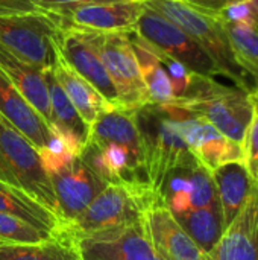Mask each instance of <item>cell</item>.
Here are the masks:
<instances>
[{"label": "cell", "instance_id": "7c38bea8", "mask_svg": "<svg viewBox=\"0 0 258 260\" xmlns=\"http://www.w3.org/2000/svg\"><path fill=\"white\" fill-rule=\"evenodd\" d=\"M73 241L82 260H164L151 244L143 221Z\"/></svg>", "mask_w": 258, "mask_h": 260}, {"label": "cell", "instance_id": "6da1fadb", "mask_svg": "<svg viewBox=\"0 0 258 260\" xmlns=\"http://www.w3.org/2000/svg\"><path fill=\"white\" fill-rule=\"evenodd\" d=\"M143 3L195 40L210 55L222 76L231 79L236 87L248 93L252 91L251 79L236 61L231 41L217 12L196 8L184 0H144Z\"/></svg>", "mask_w": 258, "mask_h": 260}, {"label": "cell", "instance_id": "d6986e66", "mask_svg": "<svg viewBox=\"0 0 258 260\" xmlns=\"http://www.w3.org/2000/svg\"><path fill=\"white\" fill-rule=\"evenodd\" d=\"M0 116H3L15 129H18L38 151L44 149L52 131L44 119L18 93L14 84L0 70Z\"/></svg>", "mask_w": 258, "mask_h": 260}, {"label": "cell", "instance_id": "277c9868", "mask_svg": "<svg viewBox=\"0 0 258 260\" xmlns=\"http://www.w3.org/2000/svg\"><path fill=\"white\" fill-rule=\"evenodd\" d=\"M157 200L158 193L151 187L108 184L81 215L62 227V233L78 239L108 229L138 224Z\"/></svg>", "mask_w": 258, "mask_h": 260}, {"label": "cell", "instance_id": "4316f807", "mask_svg": "<svg viewBox=\"0 0 258 260\" xmlns=\"http://www.w3.org/2000/svg\"><path fill=\"white\" fill-rule=\"evenodd\" d=\"M242 149H243V165L252 181L258 184V113L255 110L246 128L242 142Z\"/></svg>", "mask_w": 258, "mask_h": 260}, {"label": "cell", "instance_id": "484cf974", "mask_svg": "<svg viewBox=\"0 0 258 260\" xmlns=\"http://www.w3.org/2000/svg\"><path fill=\"white\" fill-rule=\"evenodd\" d=\"M53 233L40 230L12 215L0 212V242L5 244H38L53 238Z\"/></svg>", "mask_w": 258, "mask_h": 260}, {"label": "cell", "instance_id": "1f68e13d", "mask_svg": "<svg viewBox=\"0 0 258 260\" xmlns=\"http://www.w3.org/2000/svg\"><path fill=\"white\" fill-rule=\"evenodd\" d=\"M249 99H251V102H252L254 110L258 113V90H252V91L249 93Z\"/></svg>", "mask_w": 258, "mask_h": 260}, {"label": "cell", "instance_id": "f546056e", "mask_svg": "<svg viewBox=\"0 0 258 260\" xmlns=\"http://www.w3.org/2000/svg\"><path fill=\"white\" fill-rule=\"evenodd\" d=\"M100 2H116V0H40V11L46 14H58L64 9L85 5V3H100Z\"/></svg>", "mask_w": 258, "mask_h": 260}, {"label": "cell", "instance_id": "4dcf8cb0", "mask_svg": "<svg viewBox=\"0 0 258 260\" xmlns=\"http://www.w3.org/2000/svg\"><path fill=\"white\" fill-rule=\"evenodd\" d=\"M196 8H202V9H207V11H213V12H219L222 11L225 6L234 3V2H239V0H184Z\"/></svg>", "mask_w": 258, "mask_h": 260}, {"label": "cell", "instance_id": "9c48e42d", "mask_svg": "<svg viewBox=\"0 0 258 260\" xmlns=\"http://www.w3.org/2000/svg\"><path fill=\"white\" fill-rule=\"evenodd\" d=\"M164 107L175 117L178 129L192 155L208 172L231 161H243L242 145L225 137L207 119L196 116L176 104H164Z\"/></svg>", "mask_w": 258, "mask_h": 260}, {"label": "cell", "instance_id": "cb8c5ba5", "mask_svg": "<svg viewBox=\"0 0 258 260\" xmlns=\"http://www.w3.org/2000/svg\"><path fill=\"white\" fill-rule=\"evenodd\" d=\"M186 233L202 248L208 256L219 242L224 233V221L220 207H202L176 216Z\"/></svg>", "mask_w": 258, "mask_h": 260}, {"label": "cell", "instance_id": "52a82bcc", "mask_svg": "<svg viewBox=\"0 0 258 260\" xmlns=\"http://www.w3.org/2000/svg\"><path fill=\"white\" fill-rule=\"evenodd\" d=\"M58 24L44 14L0 15V44L18 58L47 70L58 59Z\"/></svg>", "mask_w": 258, "mask_h": 260}, {"label": "cell", "instance_id": "e0dca14e", "mask_svg": "<svg viewBox=\"0 0 258 260\" xmlns=\"http://www.w3.org/2000/svg\"><path fill=\"white\" fill-rule=\"evenodd\" d=\"M44 79L47 84L52 110V123L49 128L67 145L75 157H79L88 140L90 126L82 120V117L70 102L68 96L56 81L52 69L44 70Z\"/></svg>", "mask_w": 258, "mask_h": 260}, {"label": "cell", "instance_id": "8992f818", "mask_svg": "<svg viewBox=\"0 0 258 260\" xmlns=\"http://www.w3.org/2000/svg\"><path fill=\"white\" fill-rule=\"evenodd\" d=\"M75 29H78L99 53L117 91L120 107L125 110L137 111L148 105V91L129 34L94 32L79 27Z\"/></svg>", "mask_w": 258, "mask_h": 260}, {"label": "cell", "instance_id": "ffe728a7", "mask_svg": "<svg viewBox=\"0 0 258 260\" xmlns=\"http://www.w3.org/2000/svg\"><path fill=\"white\" fill-rule=\"evenodd\" d=\"M53 75L70 102L82 117V120L90 126L102 113L108 111L114 105H111L91 84H88L84 78H81L61 56L58 50L56 64L52 67Z\"/></svg>", "mask_w": 258, "mask_h": 260}, {"label": "cell", "instance_id": "d4e9b609", "mask_svg": "<svg viewBox=\"0 0 258 260\" xmlns=\"http://www.w3.org/2000/svg\"><path fill=\"white\" fill-rule=\"evenodd\" d=\"M224 26L231 41L236 61L252 81V90H258V27L228 21H224Z\"/></svg>", "mask_w": 258, "mask_h": 260}, {"label": "cell", "instance_id": "f1b7e54d", "mask_svg": "<svg viewBox=\"0 0 258 260\" xmlns=\"http://www.w3.org/2000/svg\"><path fill=\"white\" fill-rule=\"evenodd\" d=\"M40 0H0V15H35L43 14Z\"/></svg>", "mask_w": 258, "mask_h": 260}, {"label": "cell", "instance_id": "ac0fdd59", "mask_svg": "<svg viewBox=\"0 0 258 260\" xmlns=\"http://www.w3.org/2000/svg\"><path fill=\"white\" fill-rule=\"evenodd\" d=\"M0 70L14 84L18 93L30 104V107L50 126L52 110L44 79V70L18 58L5 46L0 44Z\"/></svg>", "mask_w": 258, "mask_h": 260}, {"label": "cell", "instance_id": "603a6c76", "mask_svg": "<svg viewBox=\"0 0 258 260\" xmlns=\"http://www.w3.org/2000/svg\"><path fill=\"white\" fill-rule=\"evenodd\" d=\"M0 260H82L75 241L59 233L38 244L0 242Z\"/></svg>", "mask_w": 258, "mask_h": 260}, {"label": "cell", "instance_id": "83f0119b", "mask_svg": "<svg viewBox=\"0 0 258 260\" xmlns=\"http://www.w3.org/2000/svg\"><path fill=\"white\" fill-rule=\"evenodd\" d=\"M224 21L234 23V24H245L251 27L258 26V14L252 0H239L228 6H225L222 11L217 12Z\"/></svg>", "mask_w": 258, "mask_h": 260}, {"label": "cell", "instance_id": "3957f363", "mask_svg": "<svg viewBox=\"0 0 258 260\" xmlns=\"http://www.w3.org/2000/svg\"><path fill=\"white\" fill-rule=\"evenodd\" d=\"M151 187L157 192L166 175L182 165L198 161L186 145L175 117L164 105L148 104L135 111Z\"/></svg>", "mask_w": 258, "mask_h": 260}, {"label": "cell", "instance_id": "5b68a950", "mask_svg": "<svg viewBox=\"0 0 258 260\" xmlns=\"http://www.w3.org/2000/svg\"><path fill=\"white\" fill-rule=\"evenodd\" d=\"M0 181L27 193L59 218L53 187L38 149L3 116H0Z\"/></svg>", "mask_w": 258, "mask_h": 260}, {"label": "cell", "instance_id": "5bb4252c", "mask_svg": "<svg viewBox=\"0 0 258 260\" xmlns=\"http://www.w3.org/2000/svg\"><path fill=\"white\" fill-rule=\"evenodd\" d=\"M143 227L151 244L164 260H211L186 233L160 197L144 212Z\"/></svg>", "mask_w": 258, "mask_h": 260}, {"label": "cell", "instance_id": "7a4b0ae2", "mask_svg": "<svg viewBox=\"0 0 258 260\" xmlns=\"http://www.w3.org/2000/svg\"><path fill=\"white\" fill-rule=\"evenodd\" d=\"M172 104L207 119L225 137L240 145L254 113L248 91L222 85L214 78L198 73L193 75L186 94Z\"/></svg>", "mask_w": 258, "mask_h": 260}, {"label": "cell", "instance_id": "7402d4cb", "mask_svg": "<svg viewBox=\"0 0 258 260\" xmlns=\"http://www.w3.org/2000/svg\"><path fill=\"white\" fill-rule=\"evenodd\" d=\"M0 212L12 215L40 230L59 235L62 222L47 207L35 201L27 193L0 181Z\"/></svg>", "mask_w": 258, "mask_h": 260}, {"label": "cell", "instance_id": "2e32d148", "mask_svg": "<svg viewBox=\"0 0 258 260\" xmlns=\"http://www.w3.org/2000/svg\"><path fill=\"white\" fill-rule=\"evenodd\" d=\"M211 260H258V184L210 253Z\"/></svg>", "mask_w": 258, "mask_h": 260}, {"label": "cell", "instance_id": "9a60e30c", "mask_svg": "<svg viewBox=\"0 0 258 260\" xmlns=\"http://www.w3.org/2000/svg\"><path fill=\"white\" fill-rule=\"evenodd\" d=\"M56 47L65 62L88 84H91L111 105L120 107L114 84L96 49L75 27H59L55 37Z\"/></svg>", "mask_w": 258, "mask_h": 260}, {"label": "cell", "instance_id": "d6a6232c", "mask_svg": "<svg viewBox=\"0 0 258 260\" xmlns=\"http://www.w3.org/2000/svg\"><path fill=\"white\" fill-rule=\"evenodd\" d=\"M252 3H254V6H255V9H257V14H258V0H252Z\"/></svg>", "mask_w": 258, "mask_h": 260}, {"label": "cell", "instance_id": "44dd1931", "mask_svg": "<svg viewBox=\"0 0 258 260\" xmlns=\"http://www.w3.org/2000/svg\"><path fill=\"white\" fill-rule=\"evenodd\" d=\"M211 177L214 180L220 204L224 229H227L242 210L246 198L251 193L254 181L249 177L243 161L227 163L213 171Z\"/></svg>", "mask_w": 258, "mask_h": 260}, {"label": "cell", "instance_id": "ba28073f", "mask_svg": "<svg viewBox=\"0 0 258 260\" xmlns=\"http://www.w3.org/2000/svg\"><path fill=\"white\" fill-rule=\"evenodd\" d=\"M135 34L144 38L163 55L182 62L193 73L208 78L220 75L214 61L195 40H192L175 23L152 9H144L137 23Z\"/></svg>", "mask_w": 258, "mask_h": 260}, {"label": "cell", "instance_id": "30bf717a", "mask_svg": "<svg viewBox=\"0 0 258 260\" xmlns=\"http://www.w3.org/2000/svg\"><path fill=\"white\" fill-rule=\"evenodd\" d=\"M157 193L175 218L202 207H220L211 172L198 161L172 169Z\"/></svg>", "mask_w": 258, "mask_h": 260}, {"label": "cell", "instance_id": "836d02e7", "mask_svg": "<svg viewBox=\"0 0 258 260\" xmlns=\"http://www.w3.org/2000/svg\"><path fill=\"white\" fill-rule=\"evenodd\" d=\"M135 2H144V0H135Z\"/></svg>", "mask_w": 258, "mask_h": 260}, {"label": "cell", "instance_id": "4fadbf2b", "mask_svg": "<svg viewBox=\"0 0 258 260\" xmlns=\"http://www.w3.org/2000/svg\"><path fill=\"white\" fill-rule=\"evenodd\" d=\"M59 209L62 227L81 215L108 186L79 157L70 158L61 168L47 172Z\"/></svg>", "mask_w": 258, "mask_h": 260}, {"label": "cell", "instance_id": "8fae6325", "mask_svg": "<svg viewBox=\"0 0 258 260\" xmlns=\"http://www.w3.org/2000/svg\"><path fill=\"white\" fill-rule=\"evenodd\" d=\"M143 2L116 0L85 3L64 9L58 14H46L58 27H79L94 32H135L137 23L144 12Z\"/></svg>", "mask_w": 258, "mask_h": 260}]
</instances>
